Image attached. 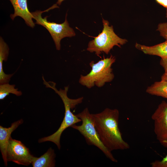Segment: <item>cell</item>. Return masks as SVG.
Instances as JSON below:
<instances>
[{
    "label": "cell",
    "instance_id": "cell-1",
    "mask_svg": "<svg viewBox=\"0 0 167 167\" xmlns=\"http://www.w3.org/2000/svg\"><path fill=\"white\" fill-rule=\"evenodd\" d=\"M92 115L99 138L109 151L130 148L129 144L123 139L119 128V113L118 109L106 108Z\"/></svg>",
    "mask_w": 167,
    "mask_h": 167
},
{
    "label": "cell",
    "instance_id": "cell-2",
    "mask_svg": "<svg viewBox=\"0 0 167 167\" xmlns=\"http://www.w3.org/2000/svg\"><path fill=\"white\" fill-rule=\"evenodd\" d=\"M44 84L46 87L50 88L54 91L60 97L63 103L65 108L64 116L63 120L58 130L51 135L45 137L38 140L39 143L47 141L51 142L54 143L58 149L61 148L60 138L62 133L68 127H71L75 124L82 121L81 120L74 115L71 109L74 108L76 105L83 101V97L76 99L69 98L67 96L69 86L64 87V89H60L58 90L55 87L56 84L54 82H47L43 79Z\"/></svg>",
    "mask_w": 167,
    "mask_h": 167
},
{
    "label": "cell",
    "instance_id": "cell-3",
    "mask_svg": "<svg viewBox=\"0 0 167 167\" xmlns=\"http://www.w3.org/2000/svg\"><path fill=\"white\" fill-rule=\"evenodd\" d=\"M115 60V57L111 55L107 58L104 57L103 59L96 63L92 61L89 63L91 71L85 75H81L79 83L89 89L95 85L101 87L105 83L111 82L114 77L111 66Z\"/></svg>",
    "mask_w": 167,
    "mask_h": 167
},
{
    "label": "cell",
    "instance_id": "cell-4",
    "mask_svg": "<svg viewBox=\"0 0 167 167\" xmlns=\"http://www.w3.org/2000/svg\"><path fill=\"white\" fill-rule=\"evenodd\" d=\"M102 32L89 42L87 49L90 53L95 52L98 56L102 52L108 54L114 46L121 48L127 42L126 39L121 38L115 34L113 26H109L108 20L102 18Z\"/></svg>",
    "mask_w": 167,
    "mask_h": 167
},
{
    "label": "cell",
    "instance_id": "cell-5",
    "mask_svg": "<svg viewBox=\"0 0 167 167\" xmlns=\"http://www.w3.org/2000/svg\"><path fill=\"white\" fill-rule=\"evenodd\" d=\"M76 115L81 120L82 124H75L71 127L80 133L88 145L96 147L111 161L118 162V160L114 158L111 152L104 145L100 140L93 123L92 114L90 113L88 109L86 108Z\"/></svg>",
    "mask_w": 167,
    "mask_h": 167
},
{
    "label": "cell",
    "instance_id": "cell-6",
    "mask_svg": "<svg viewBox=\"0 0 167 167\" xmlns=\"http://www.w3.org/2000/svg\"><path fill=\"white\" fill-rule=\"evenodd\" d=\"M58 7L56 3L45 11H37L31 13L33 19L36 20L35 23L43 26L48 30L54 41L56 49L60 50V41L62 39L65 37H71L75 35L74 30L70 27L67 20V14H66L64 22L60 24L48 21L47 19L48 16L43 18L41 16L42 13Z\"/></svg>",
    "mask_w": 167,
    "mask_h": 167
},
{
    "label": "cell",
    "instance_id": "cell-7",
    "mask_svg": "<svg viewBox=\"0 0 167 167\" xmlns=\"http://www.w3.org/2000/svg\"><path fill=\"white\" fill-rule=\"evenodd\" d=\"M34 157L21 142L11 137L6 151L7 162L12 161L18 165L28 166L32 163Z\"/></svg>",
    "mask_w": 167,
    "mask_h": 167
},
{
    "label": "cell",
    "instance_id": "cell-8",
    "mask_svg": "<svg viewBox=\"0 0 167 167\" xmlns=\"http://www.w3.org/2000/svg\"><path fill=\"white\" fill-rule=\"evenodd\" d=\"M154 122V132L157 139L167 148V102L162 101L152 115Z\"/></svg>",
    "mask_w": 167,
    "mask_h": 167
},
{
    "label": "cell",
    "instance_id": "cell-9",
    "mask_svg": "<svg viewBox=\"0 0 167 167\" xmlns=\"http://www.w3.org/2000/svg\"><path fill=\"white\" fill-rule=\"evenodd\" d=\"M12 4L14 12L11 14V19L14 20L17 16H19L24 20L26 24L28 26L33 28L35 23L33 22V15L28 7L27 0H9Z\"/></svg>",
    "mask_w": 167,
    "mask_h": 167
},
{
    "label": "cell",
    "instance_id": "cell-10",
    "mask_svg": "<svg viewBox=\"0 0 167 167\" xmlns=\"http://www.w3.org/2000/svg\"><path fill=\"white\" fill-rule=\"evenodd\" d=\"M22 119H20L12 123L8 128L0 126V149L2 156L6 166L7 165L6 160V151L7 146L12 132L20 125L23 122Z\"/></svg>",
    "mask_w": 167,
    "mask_h": 167
},
{
    "label": "cell",
    "instance_id": "cell-11",
    "mask_svg": "<svg viewBox=\"0 0 167 167\" xmlns=\"http://www.w3.org/2000/svg\"><path fill=\"white\" fill-rule=\"evenodd\" d=\"M135 47L145 54L157 56L161 58L167 57V40L163 42L152 46H147L136 43Z\"/></svg>",
    "mask_w": 167,
    "mask_h": 167
},
{
    "label": "cell",
    "instance_id": "cell-12",
    "mask_svg": "<svg viewBox=\"0 0 167 167\" xmlns=\"http://www.w3.org/2000/svg\"><path fill=\"white\" fill-rule=\"evenodd\" d=\"M55 157L54 150L50 148L40 157L34 156L31 164L33 167H54L55 165Z\"/></svg>",
    "mask_w": 167,
    "mask_h": 167
},
{
    "label": "cell",
    "instance_id": "cell-13",
    "mask_svg": "<svg viewBox=\"0 0 167 167\" xmlns=\"http://www.w3.org/2000/svg\"><path fill=\"white\" fill-rule=\"evenodd\" d=\"M9 53V48L2 38H0V84L8 83L14 75L6 74L3 69V62L6 61Z\"/></svg>",
    "mask_w": 167,
    "mask_h": 167
},
{
    "label": "cell",
    "instance_id": "cell-14",
    "mask_svg": "<svg viewBox=\"0 0 167 167\" xmlns=\"http://www.w3.org/2000/svg\"><path fill=\"white\" fill-rule=\"evenodd\" d=\"M146 92L151 95L161 96L167 99V80L155 82L148 87Z\"/></svg>",
    "mask_w": 167,
    "mask_h": 167
},
{
    "label": "cell",
    "instance_id": "cell-15",
    "mask_svg": "<svg viewBox=\"0 0 167 167\" xmlns=\"http://www.w3.org/2000/svg\"><path fill=\"white\" fill-rule=\"evenodd\" d=\"M15 85L10 84L8 83L0 84V100H3L10 93L14 94L17 96L22 95V92L18 91V88H15Z\"/></svg>",
    "mask_w": 167,
    "mask_h": 167
},
{
    "label": "cell",
    "instance_id": "cell-16",
    "mask_svg": "<svg viewBox=\"0 0 167 167\" xmlns=\"http://www.w3.org/2000/svg\"><path fill=\"white\" fill-rule=\"evenodd\" d=\"M157 30L159 32L161 36L167 40V22L159 24Z\"/></svg>",
    "mask_w": 167,
    "mask_h": 167
},
{
    "label": "cell",
    "instance_id": "cell-17",
    "mask_svg": "<svg viewBox=\"0 0 167 167\" xmlns=\"http://www.w3.org/2000/svg\"><path fill=\"white\" fill-rule=\"evenodd\" d=\"M152 167H167V155L161 160H156L150 163Z\"/></svg>",
    "mask_w": 167,
    "mask_h": 167
},
{
    "label": "cell",
    "instance_id": "cell-18",
    "mask_svg": "<svg viewBox=\"0 0 167 167\" xmlns=\"http://www.w3.org/2000/svg\"><path fill=\"white\" fill-rule=\"evenodd\" d=\"M160 64L163 68L165 72H167V57L161 58Z\"/></svg>",
    "mask_w": 167,
    "mask_h": 167
},
{
    "label": "cell",
    "instance_id": "cell-19",
    "mask_svg": "<svg viewBox=\"0 0 167 167\" xmlns=\"http://www.w3.org/2000/svg\"><path fill=\"white\" fill-rule=\"evenodd\" d=\"M159 4L165 8L167 11V0H155Z\"/></svg>",
    "mask_w": 167,
    "mask_h": 167
},
{
    "label": "cell",
    "instance_id": "cell-20",
    "mask_svg": "<svg viewBox=\"0 0 167 167\" xmlns=\"http://www.w3.org/2000/svg\"><path fill=\"white\" fill-rule=\"evenodd\" d=\"M161 79L167 80V72H165L161 77Z\"/></svg>",
    "mask_w": 167,
    "mask_h": 167
},
{
    "label": "cell",
    "instance_id": "cell-21",
    "mask_svg": "<svg viewBox=\"0 0 167 167\" xmlns=\"http://www.w3.org/2000/svg\"><path fill=\"white\" fill-rule=\"evenodd\" d=\"M64 0H58L56 4L59 5H60L61 4L62 2Z\"/></svg>",
    "mask_w": 167,
    "mask_h": 167
},
{
    "label": "cell",
    "instance_id": "cell-22",
    "mask_svg": "<svg viewBox=\"0 0 167 167\" xmlns=\"http://www.w3.org/2000/svg\"><path fill=\"white\" fill-rule=\"evenodd\" d=\"M166 17L167 18V11H166Z\"/></svg>",
    "mask_w": 167,
    "mask_h": 167
}]
</instances>
